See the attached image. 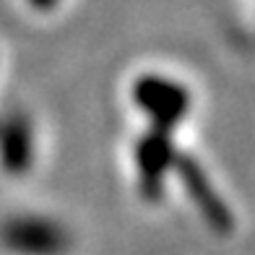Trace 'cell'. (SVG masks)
Wrapping results in <instances>:
<instances>
[{"instance_id": "3", "label": "cell", "mask_w": 255, "mask_h": 255, "mask_svg": "<svg viewBox=\"0 0 255 255\" xmlns=\"http://www.w3.org/2000/svg\"><path fill=\"white\" fill-rule=\"evenodd\" d=\"M177 151L172 143V133L161 130H148L135 141L133 148V164H135V177H138V190L146 201H161L167 190V177L175 172Z\"/></svg>"}, {"instance_id": "1", "label": "cell", "mask_w": 255, "mask_h": 255, "mask_svg": "<svg viewBox=\"0 0 255 255\" xmlns=\"http://www.w3.org/2000/svg\"><path fill=\"white\" fill-rule=\"evenodd\" d=\"M133 104L148 120V130L175 135L193 110V91L164 73H141L130 89Z\"/></svg>"}, {"instance_id": "4", "label": "cell", "mask_w": 255, "mask_h": 255, "mask_svg": "<svg viewBox=\"0 0 255 255\" xmlns=\"http://www.w3.org/2000/svg\"><path fill=\"white\" fill-rule=\"evenodd\" d=\"M175 172H177V177L182 182L185 193H188V198L198 206L201 216L214 229H224L227 232L232 227V214H229L227 203L219 198L216 188L211 185V180L206 177V172L201 169L198 161L190 159V156H177Z\"/></svg>"}, {"instance_id": "2", "label": "cell", "mask_w": 255, "mask_h": 255, "mask_svg": "<svg viewBox=\"0 0 255 255\" xmlns=\"http://www.w3.org/2000/svg\"><path fill=\"white\" fill-rule=\"evenodd\" d=\"M71 232L52 216L18 214L0 224V245L10 255H68Z\"/></svg>"}, {"instance_id": "5", "label": "cell", "mask_w": 255, "mask_h": 255, "mask_svg": "<svg viewBox=\"0 0 255 255\" xmlns=\"http://www.w3.org/2000/svg\"><path fill=\"white\" fill-rule=\"evenodd\" d=\"M34 159V135L26 120H10L0 128V164L8 172H24Z\"/></svg>"}, {"instance_id": "6", "label": "cell", "mask_w": 255, "mask_h": 255, "mask_svg": "<svg viewBox=\"0 0 255 255\" xmlns=\"http://www.w3.org/2000/svg\"><path fill=\"white\" fill-rule=\"evenodd\" d=\"M60 0H29V5L31 8H37V10H52Z\"/></svg>"}]
</instances>
